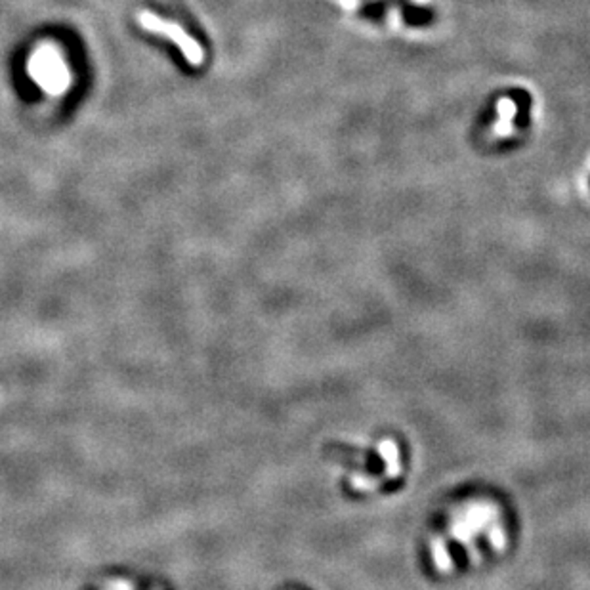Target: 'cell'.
Returning a JSON list of instances; mask_svg holds the SVG:
<instances>
[{
    "label": "cell",
    "instance_id": "obj_1",
    "mask_svg": "<svg viewBox=\"0 0 590 590\" xmlns=\"http://www.w3.org/2000/svg\"><path fill=\"white\" fill-rule=\"evenodd\" d=\"M140 21L145 29H149L153 33H161V35H166L174 40V45L180 46L183 52V56L188 57L189 63L193 65H199L203 62V50L199 48V45L195 42L193 38L188 37L186 33L176 25V23H170V21H164V19L157 18L149 12H144L140 16Z\"/></svg>",
    "mask_w": 590,
    "mask_h": 590
},
{
    "label": "cell",
    "instance_id": "obj_2",
    "mask_svg": "<svg viewBox=\"0 0 590 590\" xmlns=\"http://www.w3.org/2000/svg\"><path fill=\"white\" fill-rule=\"evenodd\" d=\"M386 2H388V4H396V6L402 8L403 21H405L407 25L422 27L433 21L432 8L414 6L413 2H409V0H386Z\"/></svg>",
    "mask_w": 590,
    "mask_h": 590
},
{
    "label": "cell",
    "instance_id": "obj_3",
    "mask_svg": "<svg viewBox=\"0 0 590 590\" xmlns=\"http://www.w3.org/2000/svg\"><path fill=\"white\" fill-rule=\"evenodd\" d=\"M506 96L514 101L516 106V128H520V130L528 128V126L531 125V107H533V98H531V94L523 89H512Z\"/></svg>",
    "mask_w": 590,
    "mask_h": 590
},
{
    "label": "cell",
    "instance_id": "obj_4",
    "mask_svg": "<svg viewBox=\"0 0 590 590\" xmlns=\"http://www.w3.org/2000/svg\"><path fill=\"white\" fill-rule=\"evenodd\" d=\"M386 10H388V2H386V0H375V2H369L367 6H363L359 10V16H361V18L373 19V21H378V19H384Z\"/></svg>",
    "mask_w": 590,
    "mask_h": 590
}]
</instances>
